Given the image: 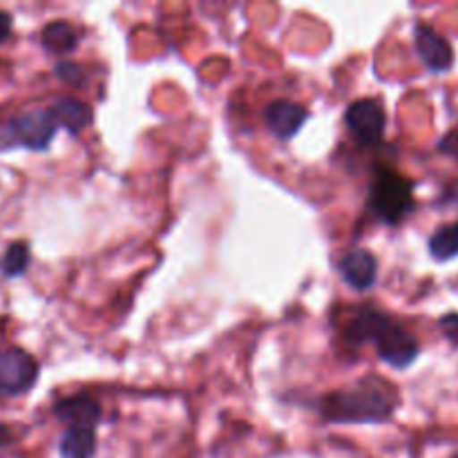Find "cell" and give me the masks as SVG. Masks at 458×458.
Instances as JSON below:
<instances>
[{
    "mask_svg": "<svg viewBox=\"0 0 458 458\" xmlns=\"http://www.w3.org/2000/svg\"><path fill=\"white\" fill-rule=\"evenodd\" d=\"M38 378V362L22 349L0 352V398L21 396L34 387Z\"/></svg>",
    "mask_w": 458,
    "mask_h": 458,
    "instance_id": "obj_5",
    "label": "cell"
},
{
    "mask_svg": "<svg viewBox=\"0 0 458 458\" xmlns=\"http://www.w3.org/2000/svg\"><path fill=\"white\" fill-rule=\"evenodd\" d=\"M398 405V392L378 376H365L349 389L335 392L322 403L325 419L335 423H383Z\"/></svg>",
    "mask_w": 458,
    "mask_h": 458,
    "instance_id": "obj_1",
    "label": "cell"
},
{
    "mask_svg": "<svg viewBox=\"0 0 458 458\" xmlns=\"http://www.w3.org/2000/svg\"><path fill=\"white\" fill-rule=\"evenodd\" d=\"M54 416L67 423V428H72V425H92V428H97L103 419V411L101 405L92 396L76 394V396L61 398L54 405Z\"/></svg>",
    "mask_w": 458,
    "mask_h": 458,
    "instance_id": "obj_10",
    "label": "cell"
},
{
    "mask_svg": "<svg viewBox=\"0 0 458 458\" xmlns=\"http://www.w3.org/2000/svg\"><path fill=\"white\" fill-rule=\"evenodd\" d=\"M349 343H374L376 352L387 365L405 369L419 358V343L398 322L371 307H362L344 329Z\"/></svg>",
    "mask_w": 458,
    "mask_h": 458,
    "instance_id": "obj_2",
    "label": "cell"
},
{
    "mask_svg": "<svg viewBox=\"0 0 458 458\" xmlns=\"http://www.w3.org/2000/svg\"><path fill=\"white\" fill-rule=\"evenodd\" d=\"M267 125L277 139L286 141V139H293L295 134L302 130V125L307 123L309 112L307 107H302L300 103L284 101V98H277V101L268 103L267 112Z\"/></svg>",
    "mask_w": 458,
    "mask_h": 458,
    "instance_id": "obj_8",
    "label": "cell"
},
{
    "mask_svg": "<svg viewBox=\"0 0 458 458\" xmlns=\"http://www.w3.org/2000/svg\"><path fill=\"white\" fill-rule=\"evenodd\" d=\"M371 206L385 224H401L414 210L411 183L392 170H383L371 191Z\"/></svg>",
    "mask_w": 458,
    "mask_h": 458,
    "instance_id": "obj_3",
    "label": "cell"
},
{
    "mask_svg": "<svg viewBox=\"0 0 458 458\" xmlns=\"http://www.w3.org/2000/svg\"><path fill=\"white\" fill-rule=\"evenodd\" d=\"M40 43L52 54H70L79 45V36H76L74 27L70 22L54 21L45 25L43 34H40Z\"/></svg>",
    "mask_w": 458,
    "mask_h": 458,
    "instance_id": "obj_13",
    "label": "cell"
},
{
    "mask_svg": "<svg viewBox=\"0 0 458 458\" xmlns=\"http://www.w3.org/2000/svg\"><path fill=\"white\" fill-rule=\"evenodd\" d=\"M349 130L356 134V139L365 146L378 143L385 134V125H387V114H385L383 103L376 98H358L347 107L344 114Z\"/></svg>",
    "mask_w": 458,
    "mask_h": 458,
    "instance_id": "obj_6",
    "label": "cell"
},
{
    "mask_svg": "<svg viewBox=\"0 0 458 458\" xmlns=\"http://www.w3.org/2000/svg\"><path fill=\"white\" fill-rule=\"evenodd\" d=\"M56 76L70 85H81L85 79V72H83V67L76 65V63L63 61L56 65Z\"/></svg>",
    "mask_w": 458,
    "mask_h": 458,
    "instance_id": "obj_16",
    "label": "cell"
},
{
    "mask_svg": "<svg viewBox=\"0 0 458 458\" xmlns=\"http://www.w3.org/2000/svg\"><path fill=\"white\" fill-rule=\"evenodd\" d=\"M12 441V434H9L7 425H0V447H4L7 443Z\"/></svg>",
    "mask_w": 458,
    "mask_h": 458,
    "instance_id": "obj_19",
    "label": "cell"
},
{
    "mask_svg": "<svg viewBox=\"0 0 458 458\" xmlns=\"http://www.w3.org/2000/svg\"><path fill=\"white\" fill-rule=\"evenodd\" d=\"M31 255L27 242H13V244H9V249L4 250L3 259H0V271L7 277H18L27 271Z\"/></svg>",
    "mask_w": 458,
    "mask_h": 458,
    "instance_id": "obj_15",
    "label": "cell"
},
{
    "mask_svg": "<svg viewBox=\"0 0 458 458\" xmlns=\"http://www.w3.org/2000/svg\"><path fill=\"white\" fill-rule=\"evenodd\" d=\"M340 276L352 289L369 291L378 277V259L365 249L352 250L340 259Z\"/></svg>",
    "mask_w": 458,
    "mask_h": 458,
    "instance_id": "obj_9",
    "label": "cell"
},
{
    "mask_svg": "<svg viewBox=\"0 0 458 458\" xmlns=\"http://www.w3.org/2000/svg\"><path fill=\"white\" fill-rule=\"evenodd\" d=\"M429 253L434 259H452L458 255V222L445 224V226L437 228L432 237H429Z\"/></svg>",
    "mask_w": 458,
    "mask_h": 458,
    "instance_id": "obj_14",
    "label": "cell"
},
{
    "mask_svg": "<svg viewBox=\"0 0 458 458\" xmlns=\"http://www.w3.org/2000/svg\"><path fill=\"white\" fill-rule=\"evenodd\" d=\"M56 130L58 121L52 107H34V110L21 112L9 121L4 139L7 143L30 148V150H47Z\"/></svg>",
    "mask_w": 458,
    "mask_h": 458,
    "instance_id": "obj_4",
    "label": "cell"
},
{
    "mask_svg": "<svg viewBox=\"0 0 458 458\" xmlns=\"http://www.w3.org/2000/svg\"><path fill=\"white\" fill-rule=\"evenodd\" d=\"M454 458H458V456H454Z\"/></svg>",
    "mask_w": 458,
    "mask_h": 458,
    "instance_id": "obj_20",
    "label": "cell"
},
{
    "mask_svg": "<svg viewBox=\"0 0 458 458\" xmlns=\"http://www.w3.org/2000/svg\"><path fill=\"white\" fill-rule=\"evenodd\" d=\"M414 45L420 61H423L432 72H447L454 65L452 45L429 25L419 22V25L414 27Z\"/></svg>",
    "mask_w": 458,
    "mask_h": 458,
    "instance_id": "obj_7",
    "label": "cell"
},
{
    "mask_svg": "<svg viewBox=\"0 0 458 458\" xmlns=\"http://www.w3.org/2000/svg\"><path fill=\"white\" fill-rule=\"evenodd\" d=\"M12 25H13L12 13L0 12V43L9 38V34H12Z\"/></svg>",
    "mask_w": 458,
    "mask_h": 458,
    "instance_id": "obj_18",
    "label": "cell"
},
{
    "mask_svg": "<svg viewBox=\"0 0 458 458\" xmlns=\"http://www.w3.org/2000/svg\"><path fill=\"white\" fill-rule=\"evenodd\" d=\"M441 329L445 331V334L450 335L452 340H456V343H458V313H450V316L443 318Z\"/></svg>",
    "mask_w": 458,
    "mask_h": 458,
    "instance_id": "obj_17",
    "label": "cell"
},
{
    "mask_svg": "<svg viewBox=\"0 0 458 458\" xmlns=\"http://www.w3.org/2000/svg\"><path fill=\"white\" fill-rule=\"evenodd\" d=\"M54 116H56L58 125H63L65 130H70L72 134H79L81 130H85L92 121V110L85 106L83 101L74 97H61L52 107Z\"/></svg>",
    "mask_w": 458,
    "mask_h": 458,
    "instance_id": "obj_12",
    "label": "cell"
},
{
    "mask_svg": "<svg viewBox=\"0 0 458 458\" xmlns=\"http://www.w3.org/2000/svg\"><path fill=\"white\" fill-rule=\"evenodd\" d=\"M63 458H92L97 452V428L92 425H72L61 438Z\"/></svg>",
    "mask_w": 458,
    "mask_h": 458,
    "instance_id": "obj_11",
    "label": "cell"
}]
</instances>
